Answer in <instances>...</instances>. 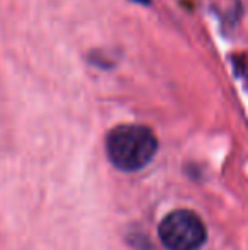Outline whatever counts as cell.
Returning <instances> with one entry per match:
<instances>
[{"mask_svg":"<svg viewBox=\"0 0 248 250\" xmlns=\"http://www.w3.org/2000/svg\"><path fill=\"white\" fill-rule=\"evenodd\" d=\"M134 2H139V3H150V0H134Z\"/></svg>","mask_w":248,"mask_h":250,"instance_id":"3957f363","label":"cell"},{"mask_svg":"<svg viewBox=\"0 0 248 250\" xmlns=\"http://www.w3.org/2000/svg\"><path fill=\"white\" fill-rule=\"evenodd\" d=\"M158 235L167 250H199L204 245L208 231L195 213L177 209L162 220Z\"/></svg>","mask_w":248,"mask_h":250,"instance_id":"7a4b0ae2","label":"cell"},{"mask_svg":"<svg viewBox=\"0 0 248 250\" xmlns=\"http://www.w3.org/2000/svg\"><path fill=\"white\" fill-rule=\"evenodd\" d=\"M106 150L114 167L124 172H136L153 160L158 150V140L146 126L123 125L107 135Z\"/></svg>","mask_w":248,"mask_h":250,"instance_id":"6da1fadb","label":"cell"}]
</instances>
